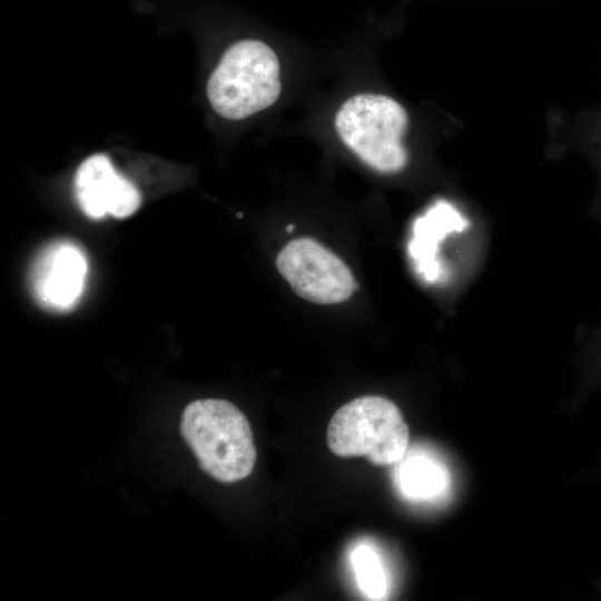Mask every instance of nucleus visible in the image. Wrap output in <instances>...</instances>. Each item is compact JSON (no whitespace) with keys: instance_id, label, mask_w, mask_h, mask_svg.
<instances>
[{"instance_id":"1","label":"nucleus","mask_w":601,"mask_h":601,"mask_svg":"<svg viewBox=\"0 0 601 601\" xmlns=\"http://www.w3.org/2000/svg\"><path fill=\"white\" fill-rule=\"evenodd\" d=\"M180 430L200 467L217 481L233 483L252 473L256 462L252 428L230 402H191L183 413Z\"/></svg>"},{"instance_id":"2","label":"nucleus","mask_w":601,"mask_h":601,"mask_svg":"<svg viewBox=\"0 0 601 601\" xmlns=\"http://www.w3.org/2000/svg\"><path fill=\"white\" fill-rule=\"evenodd\" d=\"M279 62L258 40L230 46L207 82V97L224 118L239 120L272 106L279 97Z\"/></svg>"},{"instance_id":"3","label":"nucleus","mask_w":601,"mask_h":601,"mask_svg":"<svg viewBox=\"0 0 601 601\" xmlns=\"http://www.w3.org/2000/svg\"><path fill=\"white\" fill-rule=\"evenodd\" d=\"M329 450L341 457L365 456L376 465L398 463L410 432L400 408L390 400L361 396L341 406L326 433Z\"/></svg>"},{"instance_id":"4","label":"nucleus","mask_w":601,"mask_h":601,"mask_svg":"<svg viewBox=\"0 0 601 601\" xmlns=\"http://www.w3.org/2000/svg\"><path fill=\"white\" fill-rule=\"evenodd\" d=\"M406 126L405 109L384 95L353 96L335 117L342 141L367 166L381 173H396L407 164V152L402 145Z\"/></svg>"},{"instance_id":"5","label":"nucleus","mask_w":601,"mask_h":601,"mask_svg":"<svg viewBox=\"0 0 601 601\" xmlns=\"http://www.w3.org/2000/svg\"><path fill=\"white\" fill-rule=\"evenodd\" d=\"M276 267L298 296L315 304L342 303L357 288L348 266L312 238L290 240L278 254Z\"/></svg>"},{"instance_id":"6","label":"nucleus","mask_w":601,"mask_h":601,"mask_svg":"<svg viewBox=\"0 0 601 601\" xmlns=\"http://www.w3.org/2000/svg\"><path fill=\"white\" fill-rule=\"evenodd\" d=\"M87 272V258L79 246L68 240L55 242L33 263V295L48 308L67 311L81 296Z\"/></svg>"},{"instance_id":"7","label":"nucleus","mask_w":601,"mask_h":601,"mask_svg":"<svg viewBox=\"0 0 601 601\" xmlns=\"http://www.w3.org/2000/svg\"><path fill=\"white\" fill-rule=\"evenodd\" d=\"M75 193L82 211L95 219L106 215L128 217L141 201L138 189L117 173L102 154L92 155L81 162L75 176Z\"/></svg>"},{"instance_id":"8","label":"nucleus","mask_w":601,"mask_h":601,"mask_svg":"<svg viewBox=\"0 0 601 601\" xmlns=\"http://www.w3.org/2000/svg\"><path fill=\"white\" fill-rule=\"evenodd\" d=\"M467 226V219L445 200H437L414 220L407 252L416 274L424 282L434 284L443 279L441 243L450 234L460 233Z\"/></svg>"},{"instance_id":"9","label":"nucleus","mask_w":601,"mask_h":601,"mask_svg":"<svg viewBox=\"0 0 601 601\" xmlns=\"http://www.w3.org/2000/svg\"><path fill=\"white\" fill-rule=\"evenodd\" d=\"M396 469V482L402 493L412 500H431L447 485L445 467L422 454L404 457Z\"/></svg>"},{"instance_id":"10","label":"nucleus","mask_w":601,"mask_h":601,"mask_svg":"<svg viewBox=\"0 0 601 601\" xmlns=\"http://www.w3.org/2000/svg\"><path fill=\"white\" fill-rule=\"evenodd\" d=\"M357 582L363 592L373 600H381L387 591V580L378 555L366 545L352 554Z\"/></svg>"}]
</instances>
